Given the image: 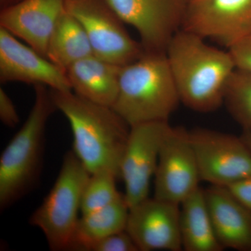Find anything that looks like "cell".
Wrapping results in <instances>:
<instances>
[{
  "mask_svg": "<svg viewBox=\"0 0 251 251\" xmlns=\"http://www.w3.org/2000/svg\"><path fill=\"white\" fill-rule=\"evenodd\" d=\"M204 40L181 29L166 50L181 103L199 112L214 111L224 104L226 86L237 69L229 50Z\"/></svg>",
  "mask_w": 251,
  "mask_h": 251,
  "instance_id": "obj_1",
  "label": "cell"
},
{
  "mask_svg": "<svg viewBox=\"0 0 251 251\" xmlns=\"http://www.w3.org/2000/svg\"><path fill=\"white\" fill-rule=\"evenodd\" d=\"M50 92L57 110L72 128L73 151L89 173L108 170L120 179L129 125L112 107L94 103L72 91Z\"/></svg>",
  "mask_w": 251,
  "mask_h": 251,
  "instance_id": "obj_2",
  "label": "cell"
},
{
  "mask_svg": "<svg viewBox=\"0 0 251 251\" xmlns=\"http://www.w3.org/2000/svg\"><path fill=\"white\" fill-rule=\"evenodd\" d=\"M34 105L27 120L0 157V210L31 192L40 179L45 150L46 128L57 110L50 90L34 85Z\"/></svg>",
  "mask_w": 251,
  "mask_h": 251,
  "instance_id": "obj_3",
  "label": "cell"
},
{
  "mask_svg": "<svg viewBox=\"0 0 251 251\" xmlns=\"http://www.w3.org/2000/svg\"><path fill=\"white\" fill-rule=\"evenodd\" d=\"M181 103L166 53H144L122 67L112 107L129 126L168 122Z\"/></svg>",
  "mask_w": 251,
  "mask_h": 251,
  "instance_id": "obj_4",
  "label": "cell"
},
{
  "mask_svg": "<svg viewBox=\"0 0 251 251\" xmlns=\"http://www.w3.org/2000/svg\"><path fill=\"white\" fill-rule=\"evenodd\" d=\"M90 175L73 150L66 153L53 186L31 214L29 224L43 232L51 251L71 250L82 191Z\"/></svg>",
  "mask_w": 251,
  "mask_h": 251,
  "instance_id": "obj_5",
  "label": "cell"
},
{
  "mask_svg": "<svg viewBox=\"0 0 251 251\" xmlns=\"http://www.w3.org/2000/svg\"><path fill=\"white\" fill-rule=\"evenodd\" d=\"M65 8L81 23L99 58L123 67L145 53L107 0H65Z\"/></svg>",
  "mask_w": 251,
  "mask_h": 251,
  "instance_id": "obj_6",
  "label": "cell"
},
{
  "mask_svg": "<svg viewBox=\"0 0 251 251\" xmlns=\"http://www.w3.org/2000/svg\"><path fill=\"white\" fill-rule=\"evenodd\" d=\"M189 137L201 181L227 187L251 175V151L242 137L206 128Z\"/></svg>",
  "mask_w": 251,
  "mask_h": 251,
  "instance_id": "obj_7",
  "label": "cell"
},
{
  "mask_svg": "<svg viewBox=\"0 0 251 251\" xmlns=\"http://www.w3.org/2000/svg\"><path fill=\"white\" fill-rule=\"evenodd\" d=\"M171 125L152 122L130 127L120 166L129 208L149 198L150 183L156 173L162 143Z\"/></svg>",
  "mask_w": 251,
  "mask_h": 251,
  "instance_id": "obj_8",
  "label": "cell"
},
{
  "mask_svg": "<svg viewBox=\"0 0 251 251\" xmlns=\"http://www.w3.org/2000/svg\"><path fill=\"white\" fill-rule=\"evenodd\" d=\"M122 21L138 31L145 53H166L182 27L186 0H107Z\"/></svg>",
  "mask_w": 251,
  "mask_h": 251,
  "instance_id": "obj_9",
  "label": "cell"
},
{
  "mask_svg": "<svg viewBox=\"0 0 251 251\" xmlns=\"http://www.w3.org/2000/svg\"><path fill=\"white\" fill-rule=\"evenodd\" d=\"M181 29L229 49L251 36V0H190Z\"/></svg>",
  "mask_w": 251,
  "mask_h": 251,
  "instance_id": "obj_10",
  "label": "cell"
},
{
  "mask_svg": "<svg viewBox=\"0 0 251 251\" xmlns=\"http://www.w3.org/2000/svg\"><path fill=\"white\" fill-rule=\"evenodd\" d=\"M153 197L180 204L201 187L189 131L170 127L162 143L154 175Z\"/></svg>",
  "mask_w": 251,
  "mask_h": 251,
  "instance_id": "obj_11",
  "label": "cell"
},
{
  "mask_svg": "<svg viewBox=\"0 0 251 251\" xmlns=\"http://www.w3.org/2000/svg\"><path fill=\"white\" fill-rule=\"evenodd\" d=\"M180 204L148 198L130 208L126 232L139 251H182Z\"/></svg>",
  "mask_w": 251,
  "mask_h": 251,
  "instance_id": "obj_12",
  "label": "cell"
},
{
  "mask_svg": "<svg viewBox=\"0 0 251 251\" xmlns=\"http://www.w3.org/2000/svg\"><path fill=\"white\" fill-rule=\"evenodd\" d=\"M0 82L43 85L51 90L72 91L64 70L30 46L0 27Z\"/></svg>",
  "mask_w": 251,
  "mask_h": 251,
  "instance_id": "obj_13",
  "label": "cell"
},
{
  "mask_svg": "<svg viewBox=\"0 0 251 251\" xmlns=\"http://www.w3.org/2000/svg\"><path fill=\"white\" fill-rule=\"evenodd\" d=\"M65 11V0H22L1 9L0 27L46 57L50 39Z\"/></svg>",
  "mask_w": 251,
  "mask_h": 251,
  "instance_id": "obj_14",
  "label": "cell"
},
{
  "mask_svg": "<svg viewBox=\"0 0 251 251\" xmlns=\"http://www.w3.org/2000/svg\"><path fill=\"white\" fill-rule=\"evenodd\" d=\"M204 191L213 227L223 249L251 251V211L226 186L210 185Z\"/></svg>",
  "mask_w": 251,
  "mask_h": 251,
  "instance_id": "obj_15",
  "label": "cell"
},
{
  "mask_svg": "<svg viewBox=\"0 0 251 251\" xmlns=\"http://www.w3.org/2000/svg\"><path fill=\"white\" fill-rule=\"evenodd\" d=\"M121 66L92 54L74 63L66 74L74 93L94 103L112 107L117 98Z\"/></svg>",
  "mask_w": 251,
  "mask_h": 251,
  "instance_id": "obj_16",
  "label": "cell"
},
{
  "mask_svg": "<svg viewBox=\"0 0 251 251\" xmlns=\"http://www.w3.org/2000/svg\"><path fill=\"white\" fill-rule=\"evenodd\" d=\"M179 227L183 250H224L216 237L202 188L180 204Z\"/></svg>",
  "mask_w": 251,
  "mask_h": 251,
  "instance_id": "obj_17",
  "label": "cell"
},
{
  "mask_svg": "<svg viewBox=\"0 0 251 251\" xmlns=\"http://www.w3.org/2000/svg\"><path fill=\"white\" fill-rule=\"evenodd\" d=\"M130 208L121 194L108 205L82 214L77 221L70 251H89L100 239L126 229Z\"/></svg>",
  "mask_w": 251,
  "mask_h": 251,
  "instance_id": "obj_18",
  "label": "cell"
},
{
  "mask_svg": "<svg viewBox=\"0 0 251 251\" xmlns=\"http://www.w3.org/2000/svg\"><path fill=\"white\" fill-rule=\"evenodd\" d=\"M92 54L93 49L85 29L66 10L50 39L46 57L66 72L74 63Z\"/></svg>",
  "mask_w": 251,
  "mask_h": 251,
  "instance_id": "obj_19",
  "label": "cell"
},
{
  "mask_svg": "<svg viewBox=\"0 0 251 251\" xmlns=\"http://www.w3.org/2000/svg\"><path fill=\"white\" fill-rule=\"evenodd\" d=\"M224 104L243 131L251 132V72L235 69L226 86Z\"/></svg>",
  "mask_w": 251,
  "mask_h": 251,
  "instance_id": "obj_20",
  "label": "cell"
},
{
  "mask_svg": "<svg viewBox=\"0 0 251 251\" xmlns=\"http://www.w3.org/2000/svg\"><path fill=\"white\" fill-rule=\"evenodd\" d=\"M117 175L108 170L90 174L82 191L81 214L97 210L115 201L122 194L117 189Z\"/></svg>",
  "mask_w": 251,
  "mask_h": 251,
  "instance_id": "obj_21",
  "label": "cell"
},
{
  "mask_svg": "<svg viewBox=\"0 0 251 251\" xmlns=\"http://www.w3.org/2000/svg\"><path fill=\"white\" fill-rule=\"evenodd\" d=\"M89 251H139L126 230L112 234L92 246Z\"/></svg>",
  "mask_w": 251,
  "mask_h": 251,
  "instance_id": "obj_22",
  "label": "cell"
},
{
  "mask_svg": "<svg viewBox=\"0 0 251 251\" xmlns=\"http://www.w3.org/2000/svg\"><path fill=\"white\" fill-rule=\"evenodd\" d=\"M228 50L237 69L251 72V36Z\"/></svg>",
  "mask_w": 251,
  "mask_h": 251,
  "instance_id": "obj_23",
  "label": "cell"
},
{
  "mask_svg": "<svg viewBox=\"0 0 251 251\" xmlns=\"http://www.w3.org/2000/svg\"><path fill=\"white\" fill-rule=\"evenodd\" d=\"M0 120L5 126L14 128L19 123V116L14 102L4 90L0 88Z\"/></svg>",
  "mask_w": 251,
  "mask_h": 251,
  "instance_id": "obj_24",
  "label": "cell"
},
{
  "mask_svg": "<svg viewBox=\"0 0 251 251\" xmlns=\"http://www.w3.org/2000/svg\"><path fill=\"white\" fill-rule=\"evenodd\" d=\"M227 188L238 201L251 211V175L238 180Z\"/></svg>",
  "mask_w": 251,
  "mask_h": 251,
  "instance_id": "obj_25",
  "label": "cell"
},
{
  "mask_svg": "<svg viewBox=\"0 0 251 251\" xmlns=\"http://www.w3.org/2000/svg\"><path fill=\"white\" fill-rule=\"evenodd\" d=\"M244 143L247 144L248 148L251 151V132L243 131L242 135H241Z\"/></svg>",
  "mask_w": 251,
  "mask_h": 251,
  "instance_id": "obj_26",
  "label": "cell"
},
{
  "mask_svg": "<svg viewBox=\"0 0 251 251\" xmlns=\"http://www.w3.org/2000/svg\"><path fill=\"white\" fill-rule=\"evenodd\" d=\"M21 1L22 0H0V6H1V9H4L11 5L17 4Z\"/></svg>",
  "mask_w": 251,
  "mask_h": 251,
  "instance_id": "obj_27",
  "label": "cell"
},
{
  "mask_svg": "<svg viewBox=\"0 0 251 251\" xmlns=\"http://www.w3.org/2000/svg\"><path fill=\"white\" fill-rule=\"evenodd\" d=\"M186 1H187V2H188V1H189L190 0H186Z\"/></svg>",
  "mask_w": 251,
  "mask_h": 251,
  "instance_id": "obj_28",
  "label": "cell"
}]
</instances>
